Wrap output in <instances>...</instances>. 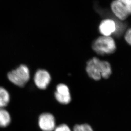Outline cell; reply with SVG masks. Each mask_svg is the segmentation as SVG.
<instances>
[{
	"mask_svg": "<svg viewBox=\"0 0 131 131\" xmlns=\"http://www.w3.org/2000/svg\"><path fill=\"white\" fill-rule=\"evenodd\" d=\"M86 71L90 78L98 81L102 77L109 78L111 74V67L108 62L93 57L88 62Z\"/></svg>",
	"mask_w": 131,
	"mask_h": 131,
	"instance_id": "obj_1",
	"label": "cell"
},
{
	"mask_svg": "<svg viewBox=\"0 0 131 131\" xmlns=\"http://www.w3.org/2000/svg\"><path fill=\"white\" fill-rule=\"evenodd\" d=\"M92 47L97 53L101 55L111 54L116 50L115 42L110 36L100 37L95 40Z\"/></svg>",
	"mask_w": 131,
	"mask_h": 131,
	"instance_id": "obj_2",
	"label": "cell"
},
{
	"mask_svg": "<svg viewBox=\"0 0 131 131\" xmlns=\"http://www.w3.org/2000/svg\"><path fill=\"white\" fill-rule=\"evenodd\" d=\"M10 82L18 87H23L30 79L29 68L25 65H21L8 74Z\"/></svg>",
	"mask_w": 131,
	"mask_h": 131,
	"instance_id": "obj_3",
	"label": "cell"
},
{
	"mask_svg": "<svg viewBox=\"0 0 131 131\" xmlns=\"http://www.w3.org/2000/svg\"><path fill=\"white\" fill-rule=\"evenodd\" d=\"M54 95L56 100L60 104H67L71 100L69 89L66 85L63 84L57 86Z\"/></svg>",
	"mask_w": 131,
	"mask_h": 131,
	"instance_id": "obj_4",
	"label": "cell"
},
{
	"mask_svg": "<svg viewBox=\"0 0 131 131\" xmlns=\"http://www.w3.org/2000/svg\"><path fill=\"white\" fill-rule=\"evenodd\" d=\"M39 125L43 131H53L55 129V120L50 113H44L39 118Z\"/></svg>",
	"mask_w": 131,
	"mask_h": 131,
	"instance_id": "obj_5",
	"label": "cell"
},
{
	"mask_svg": "<svg viewBox=\"0 0 131 131\" xmlns=\"http://www.w3.org/2000/svg\"><path fill=\"white\" fill-rule=\"evenodd\" d=\"M51 80L50 75L47 71L44 70L37 71L34 77L35 84L40 89H46L49 84Z\"/></svg>",
	"mask_w": 131,
	"mask_h": 131,
	"instance_id": "obj_6",
	"label": "cell"
},
{
	"mask_svg": "<svg viewBox=\"0 0 131 131\" xmlns=\"http://www.w3.org/2000/svg\"><path fill=\"white\" fill-rule=\"evenodd\" d=\"M111 8L113 13L120 20H125L129 15L125 6L119 0L113 1Z\"/></svg>",
	"mask_w": 131,
	"mask_h": 131,
	"instance_id": "obj_7",
	"label": "cell"
},
{
	"mask_svg": "<svg viewBox=\"0 0 131 131\" xmlns=\"http://www.w3.org/2000/svg\"><path fill=\"white\" fill-rule=\"evenodd\" d=\"M116 29V24L111 19L103 20L99 26V31L104 36H110L115 33Z\"/></svg>",
	"mask_w": 131,
	"mask_h": 131,
	"instance_id": "obj_8",
	"label": "cell"
},
{
	"mask_svg": "<svg viewBox=\"0 0 131 131\" xmlns=\"http://www.w3.org/2000/svg\"><path fill=\"white\" fill-rule=\"evenodd\" d=\"M10 115L7 111L0 108V127H5L10 124Z\"/></svg>",
	"mask_w": 131,
	"mask_h": 131,
	"instance_id": "obj_9",
	"label": "cell"
},
{
	"mask_svg": "<svg viewBox=\"0 0 131 131\" xmlns=\"http://www.w3.org/2000/svg\"><path fill=\"white\" fill-rule=\"evenodd\" d=\"M9 100L10 96L9 93L5 88L0 87V108L7 106Z\"/></svg>",
	"mask_w": 131,
	"mask_h": 131,
	"instance_id": "obj_10",
	"label": "cell"
},
{
	"mask_svg": "<svg viewBox=\"0 0 131 131\" xmlns=\"http://www.w3.org/2000/svg\"><path fill=\"white\" fill-rule=\"evenodd\" d=\"M73 131H94L90 125L88 124H77L74 126Z\"/></svg>",
	"mask_w": 131,
	"mask_h": 131,
	"instance_id": "obj_11",
	"label": "cell"
},
{
	"mask_svg": "<svg viewBox=\"0 0 131 131\" xmlns=\"http://www.w3.org/2000/svg\"><path fill=\"white\" fill-rule=\"evenodd\" d=\"M125 6L129 15H131V0H119Z\"/></svg>",
	"mask_w": 131,
	"mask_h": 131,
	"instance_id": "obj_12",
	"label": "cell"
},
{
	"mask_svg": "<svg viewBox=\"0 0 131 131\" xmlns=\"http://www.w3.org/2000/svg\"><path fill=\"white\" fill-rule=\"evenodd\" d=\"M54 131H71L68 125L62 124L59 125L54 129Z\"/></svg>",
	"mask_w": 131,
	"mask_h": 131,
	"instance_id": "obj_13",
	"label": "cell"
},
{
	"mask_svg": "<svg viewBox=\"0 0 131 131\" xmlns=\"http://www.w3.org/2000/svg\"><path fill=\"white\" fill-rule=\"evenodd\" d=\"M125 39L128 43L131 45V28L128 30L126 33Z\"/></svg>",
	"mask_w": 131,
	"mask_h": 131,
	"instance_id": "obj_14",
	"label": "cell"
}]
</instances>
